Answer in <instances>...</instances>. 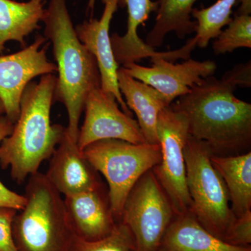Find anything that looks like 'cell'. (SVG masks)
<instances>
[{"label": "cell", "instance_id": "obj_15", "mask_svg": "<svg viewBox=\"0 0 251 251\" xmlns=\"http://www.w3.org/2000/svg\"><path fill=\"white\" fill-rule=\"evenodd\" d=\"M118 6L126 7L128 23L126 32L124 36L114 33L110 37L114 57L117 64L125 65L128 63H137L142 59L163 57L174 62L181 58L179 50L168 52H157L144 42L138 34V29L150 18V14L157 11L156 1L151 0H119Z\"/></svg>", "mask_w": 251, "mask_h": 251}, {"label": "cell", "instance_id": "obj_18", "mask_svg": "<svg viewBox=\"0 0 251 251\" xmlns=\"http://www.w3.org/2000/svg\"><path fill=\"white\" fill-rule=\"evenodd\" d=\"M45 4L46 0H0V54L9 41H16L23 49L27 46L26 38L40 28Z\"/></svg>", "mask_w": 251, "mask_h": 251}, {"label": "cell", "instance_id": "obj_14", "mask_svg": "<svg viewBox=\"0 0 251 251\" xmlns=\"http://www.w3.org/2000/svg\"><path fill=\"white\" fill-rule=\"evenodd\" d=\"M64 203L73 232L84 240L93 242L108 237L118 223L102 186L66 196Z\"/></svg>", "mask_w": 251, "mask_h": 251}, {"label": "cell", "instance_id": "obj_8", "mask_svg": "<svg viewBox=\"0 0 251 251\" xmlns=\"http://www.w3.org/2000/svg\"><path fill=\"white\" fill-rule=\"evenodd\" d=\"M156 131L161 156L152 171L169 198L175 215H181L191 211L192 206L186 185L184 154L189 135L187 120L171 105L164 107L158 115Z\"/></svg>", "mask_w": 251, "mask_h": 251}, {"label": "cell", "instance_id": "obj_10", "mask_svg": "<svg viewBox=\"0 0 251 251\" xmlns=\"http://www.w3.org/2000/svg\"><path fill=\"white\" fill-rule=\"evenodd\" d=\"M84 110L85 120L79 128L77 140L81 151L102 140H122L136 145L147 143L138 122L120 110L115 97L101 87L89 92Z\"/></svg>", "mask_w": 251, "mask_h": 251}, {"label": "cell", "instance_id": "obj_23", "mask_svg": "<svg viewBox=\"0 0 251 251\" xmlns=\"http://www.w3.org/2000/svg\"><path fill=\"white\" fill-rule=\"evenodd\" d=\"M240 48H251V15H234L227 27L221 31L213 44L216 55L232 52Z\"/></svg>", "mask_w": 251, "mask_h": 251}, {"label": "cell", "instance_id": "obj_11", "mask_svg": "<svg viewBox=\"0 0 251 251\" xmlns=\"http://www.w3.org/2000/svg\"><path fill=\"white\" fill-rule=\"evenodd\" d=\"M151 67H142L130 62L122 66L130 76L151 86L161 92L172 103L175 99L188 94L195 85L215 74L214 61L188 59L181 64H174L163 57L151 59Z\"/></svg>", "mask_w": 251, "mask_h": 251}, {"label": "cell", "instance_id": "obj_9", "mask_svg": "<svg viewBox=\"0 0 251 251\" xmlns=\"http://www.w3.org/2000/svg\"><path fill=\"white\" fill-rule=\"evenodd\" d=\"M48 39L36 36L29 46L17 52L0 54V98L5 107V116L16 123L25 89L34 77L57 72V66L47 57Z\"/></svg>", "mask_w": 251, "mask_h": 251}, {"label": "cell", "instance_id": "obj_16", "mask_svg": "<svg viewBox=\"0 0 251 251\" xmlns=\"http://www.w3.org/2000/svg\"><path fill=\"white\" fill-rule=\"evenodd\" d=\"M117 82L127 106L136 115L145 141L152 145L158 144L156 131L158 115L161 109L171 104L156 89L130 76L124 67L119 68Z\"/></svg>", "mask_w": 251, "mask_h": 251}, {"label": "cell", "instance_id": "obj_17", "mask_svg": "<svg viewBox=\"0 0 251 251\" xmlns=\"http://www.w3.org/2000/svg\"><path fill=\"white\" fill-rule=\"evenodd\" d=\"M159 251H251L230 245L198 223L191 211L176 215L166 229Z\"/></svg>", "mask_w": 251, "mask_h": 251}, {"label": "cell", "instance_id": "obj_26", "mask_svg": "<svg viewBox=\"0 0 251 251\" xmlns=\"http://www.w3.org/2000/svg\"><path fill=\"white\" fill-rule=\"evenodd\" d=\"M18 211L0 207V251H18L13 235V222Z\"/></svg>", "mask_w": 251, "mask_h": 251}, {"label": "cell", "instance_id": "obj_29", "mask_svg": "<svg viewBox=\"0 0 251 251\" xmlns=\"http://www.w3.org/2000/svg\"><path fill=\"white\" fill-rule=\"evenodd\" d=\"M5 115V107L4 104L3 103L2 100L0 98V117L4 116Z\"/></svg>", "mask_w": 251, "mask_h": 251}, {"label": "cell", "instance_id": "obj_25", "mask_svg": "<svg viewBox=\"0 0 251 251\" xmlns=\"http://www.w3.org/2000/svg\"><path fill=\"white\" fill-rule=\"evenodd\" d=\"M224 242L235 247H251V211L236 218L224 239Z\"/></svg>", "mask_w": 251, "mask_h": 251}, {"label": "cell", "instance_id": "obj_22", "mask_svg": "<svg viewBox=\"0 0 251 251\" xmlns=\"http://www.w3.org/2000/svg\"><path fill=\"white\" fill-rule=\"evenodd\" d=\"M133 234L126 225L117 223L115 229L108 237L89 242L73 234L69 251H134Z\"/></svg>", "mask_w": 251, "mask_h": 251}, {"label": "cell", "instance_id": "obj_20", "mask_svg": "<svg viewBox=\"0 0 251 251\" xmlns=\"http://www.w3.org/2000/svg\"><path fill=\"white\" fill-rule=\"evenodd\" d=\"M198 0H156V21L146 37V44L154 49L160 47L169 33L180 39L196 32L197 23L191 20L193 5Z\"/></svg>", "mask_w": 251, "mask_h": 251}, {"label": "cell", "instance_id": "obj_24", "mask_svg": "<svg viewBox=\"0 0 251 251\" xmlns=\"http://www.w3.org/2000/svg\"><path fill=\"white\" fill-rule=\"evenodd\" d=\"M14 125L5 115L0 117V143L11 133ZM25 203V196L11 191L0 181V207L12 208L20 211Z\"/></svg>", "mask_w": 251, "mask_h": 251}, {"label": "cell", "instance_id": "obj_27", "mask_svg": "<svg viewBox=\"0 0 251 251\" xmlns=\"http://www.w3.org/2000/svg\"><path fill=\"white\" fill-rule=\"evenodd\" d=\"M239 1L241 3L240 6L234 14L251 15V0H239Z\"/></svg>", "mask_w": 251, "mask_h": 251}, {"label": "cell", "instance_id": "obj_3", "mask_svg": "<svg viewBox=\"0 0 251 251\" xmlns=\"http://www.w3.org/2000/svg\"><path fill=\"white\" fill-rule=\"evenodd\" d=\"M42 22L44 36L52 43L57 74L54 100L64 104L67 134L76 142L79 123L89 92L100 87L97 59L77 37L66 0H50Z\"/></svg>", "mask_w": 251, "mask_h": 251}, {"label": "cell", "instance_id": "obj_19", "mask_svg": "<svg viewBox=\"0 0 251 251\" xmlns=\"http://www.w3.org/2000/svg\"><path fill=\"white\" fill-rule=\"evenodd\" d=\"M210 160L224 181L235 217L251 211V151L231 156H219L212 153Z\"/></svg>", "mask_w": 251, "mask_h": 251}, {"label": "cell", "instance_id": "obj_5", "mask_svg": "<svg viewBox=\"0 0 251 251\" xmlns=\"http://www.w3.org/2000/svg\"><path fill=\"white\" fill-rule=\"evenodd\" d=\"M108 185V198L114 218L121 221L127 196L138 179L161 161L158 144L136 145L117 139L99 140L82 151Z\"/></svg>", "mask_w": 251, "mask_h": 251}, {"label": "cell", "instance_id": "obj_21", "mask_svg": "<svg viewBox=\"0 0 251 251\" xmlns=\"http://www.w3.org/2000/svg\"><path fill=\"white\" fill-rule=\"evenodd\" d=\"M238 0H219L215 4L202 9H193L191 17L196 20L197 46L206 48L209 41L216 39L223 27L232 21V8Z\"/></svg>", "mask_w": 251, "mask_h": 251}, {"label": "cell", "instance_id": "obj_6", "mask_svg": "<svg viewBox=\"0 0 251 251\" xmlns=\"http://www.w3.org/2000/svg\"><path fill=\"white\" fill-rule=\"evenodd\" d=\"M212 153L204 142L188 135L184 150L186 185L193 216L208 232L224 240L236 217L224 181L211 164Z\"/></svg>", "mask_w": 251, "mask_h": 251}, {"label": "cell", "instance_id": "obj_28", "mask_svg": "<svg viewBox=\"0 0 251 251\" xmlns=\"http://www.w3.org/2000/svg\"><path fill=\"white\" fill-rule=\"evenodd\" d=\"M96 0H89L88 5H87V11H90L93 13L94 6H95Z\"/></svg>", "mask_w": 251, "mask_h": 251}, {"label": "cell", "instance_id": "obj_12", "mask_svg": "<svg viewBox=\"0 0 251 251\" xmlns=\"http://www.w3.org/2000/svg\"><path fill=\"white\" fill-rule=\"evenodd\" d=\"M104 4L100 19L91 18L77 25L75 28L80 42L97 59L100 73V87L112 94L121 107L122 111L132 117V112L126 103L118 87L117 72L119 64L114 57L110 36V25L114 14L118 8L119 0H101Z\"/></svg>", "mask_w": 251, "mask_h": 251}, {"label": "cell", "instance_id": "obj_4", "mask_svg": "<svg viewBox=\"0 0 251 251\" xmlns=\"http://www.w3.org/2000/svg\"><path fill=\"white\" fill-rule=\"evenodd\" d=\"M26 203L13 222L18 251H69L73 232L62 195L50 184L45 174L28 178Z\"/></svg>", "mask_w": 251, "mask_h": 251}, {"label": "cell", "instance_id": "obj_1", "mask_svg": "<svg viewBox=\"0 0 251 251\" xmlns=\"http://www.w3.org/2000/svg\"><path fill=\"white\" fill-rule=\"evenodd\" d=\"M238 87H251V61L221 79H203L172 106L186 117L189 135L206 143L213 153L237 152L250 146L251 104L234 96Z\"/></svg>", "mask_w": 251, "mask_h": 251}, {"label": "cell", "instance_id": "obj_7", "mask_svg": "<svg viewBox=\"0 0 251 251\" xmlns=\"http://www.w3.org/2000/svg\"><path fill=\"white\" fill-rule=\"evenodd\" d=\"M175 213L152 170L138 179L127 196L121 217L133 234L134 251H159Z\"/></svg>", "mask_w": 251, "mask_h": 251}, {"label": "cell", "instance_id": "obj_13", "mask_svg": "<svg viewBox=\"0 0 251 251\" xmlns=\"http://www.w3.org/2000/svg\"><path fill=\"white\" fill-rule=\"evenodd\" d=\"M45 175L62 196H72L102 186L92 166L67 133L55 149Z\"/></svg>", "mask_w": 251, "mask_h": 251}, {"label": "cell", "instance_id": "obj_2", "mask_svg": "<svg viewBox=\"0 0 251 251\" xmlns=\"http://www.w3.org/2000/svg\"><path fill=\"white\" fill-rule=\"evenodd\" d=\"M57 77L53 74L31 81L23 92L20 113L12 131L0 143V166L10 170L21 184L39 172L67 133V127L52 125L51 108Z\"/></svg>", "mask_w": 251, "mask_h": 251}]
</instances>
